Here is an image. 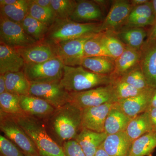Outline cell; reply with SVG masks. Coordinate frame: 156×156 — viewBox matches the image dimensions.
Instances as JSON below:
<instances>
[{
    "label": "cell",
    "mask_w": 156,
    "mask_h": 156,
    "mask_svg": "<svg viewBox=\"0 0 156 156\" xmlns=\"http://www.w3.org/2000/svg\"><path fill=\"white\" fill-rule=\"evenodd\" d=\"M149 1H147V0H131L130 2L132 7H134L143 5L147 3Z\"/></svg>",
    "instance_id": "cell-47"
},
{
    "label": "cell",
    "mask_w": 156,
    "mask_h": 156,
    "mask_svg": "<svg viewBox=\"0 0 156 156\" xmlns=\"http://www.w3.org/2000/svg\"><path fill=\"white\" fill-rule=\"evenodd\" d=\"M126 132L132 142L148 132H151L147 112L131 119Z\"/></svg>",
    "instance_id": "cell-27"
},
{
    "label": "cell",
    "mask_w": 156,
    "mask_h": 156,
    "mask_svg": "<svg viewBox=\"0 0 156 156\" xmlns=\"http://www.w3.org/2000/svg\"><path fill=\"white\" fill-rule=\"evenodd\" d=\"M19 0H0V7L14 5Z\"/></svg>",
    "instance_id": "cell-45"
},
{
    "label": "cell",
    "mask_w": 156,
    "mask_h": 156,
    "mask_svg": "<svg viewBox=\"0 0 156 156\" xmlns=\"http://www.w3.org/2000/svg\"><path fill=\"white\" fill-rule=\"evenodd\" d=\"M29 15L40 22L47 24L49 27L52 25L56 19V14L52 7L44 8L31 0Z\"/></svg>",
    "instance_id": "cell-32"
},
{
    "label": "cell",
    "mask_w": 156,
    "mask_h": 156,
    "mask_svg": "<svg viewBox=\"0 0 156 156\" xmlns=\"http://www.w3.org/2000/svg\"><path fill=\"white\" fill-rule=\"evenodd\" d=\"M118 78L139 90H144L150 87L148 86L139 65Z\"/></svg>",
    "instance_id": "cell-34"
},
{
    "label": "cell",
    "mask_w": 156,
    "mask_h": 156,
    "mask_svg": "<svg viewBox=\"0 0 156 156\" xmlns=\"http://www.w3.org/2000/svg\"><path fill=\"white\" fill-rule=\"evenodd\" d=\"M149 108H156V88L154 89L153 92L149 107Z\"/></svg>",
    "instance_id": "cell-46"
},
{
    "label": "cell",
    "mask_w": 156,
    "mask_h": 156,
    "mask_svg": "<svg viewBox=\"0 0 156 156\" xmlns=\"http://www.w3.org/2000/svg\"><path fill=\"white\" fill-rule=\"evenodd\" d=\"M13 116L34 141L39 156H66L62 146L48 134L44 124L40 119L25 114Z\"/></svg>",
    "instance_id": "cell-2"
},
{
    "label": "cell",
    "mask_w": 156,
    "mask_h": 156,
    "mask_svg": "<svg viewBox=\"0 0 156 156\" xmlns=\"http://www.w3.org/2000/svg\"><path fill=\"white\" fill-rule=\"evenodd\" d=\"M115 79L111 75L95 73L83 66H65L64 73L60 83L70 92L86 91L112 83Z\"/></svg>",
    "instance_id": "cell-3"
},
{
    "label": "cell",
    "mask_w": 156,
    "mask_h": 156,
    "mask_svg": "<svg viewBox=\"0 0 156 156\" xmlns=\"http://www.w3.org/2000/svg\"><path fill=\"white\" fill-rule=\"evenodd\" d=\"M112 85L114 89L118 101L134 97L138 95L144 90L136 89L119 78L115 79Z\"/></svg>",
    "instance_id": "cell-36"
},
{
    "label": "cell",
    "mask_w": 156,
    "mask_h": 156,
    "mask_svg": "<svg viewBox=\"0 0 156 156\" xmlns=\"http://www.w3.org/2000/svg\"><path fill=\"white\" fill-rule=\"evenodd\" d=\"M114 103H105L82 109V129L104 132L105 120Z\"/></svg>",
    "instance_id": "cell-12"
},
{
    "label": "cell",
    "mask_w": 156,
    "mask_h": 156,
    "mask_svg": "<svg viewBox=\"0 0 156 156\" xmlns=\"http://www.w3.org/2000/svg\"><path fill=\"white\" fill-rule=\"evenodd\" d=\"M102 43L110 56L116 59L122 54L126 46L118 38L114 32H101Z\"/></svg>",
    "instance_id": "cell-30"
},
{
    "label": "cell",
    "mask_w": 156,
    "mask_h": 156,
    "mask_svg": "<svg viewBox=\"0 0 156 156\" xmlns=\"http://www.w3.org/2000/svg\"><path fill=\"white\" fill-rule=\"evenodd\" d=\"M156 148V132H148L132 142L127 156H151Z\"/></svg>",
    "instance_id": "cell-25"
},
{
    "label": "cell",
    "mask_w": 156,
    "mask_h": 156,
    "mask_svg": "<svg viewBox=\"0 0 156 156\" xmlns=\"http://www.w3.org/2000/svg\"><path fill=\"white\" fill-rule=\"evenodd\" d=\"M95 34L89 35L52 45L56 57L65 66H80L84 58L85 43Z\"/></svg>",
    "instance_id": "cell-9"
},
{
    "label": "cell",
    "mask_w": 156,
    "mask_h": 156,
    "mask_svg": "<svg viewBox=\"0 0 156 156\" xmlns=\"http://www.w3.org/2000/svg\"><path fill=\"white\" fill-rule=\"evenodd\" d=\"M25 62L16 50L0 43V75L23 70Z\"/></svg>",
    "instance_id": "cell-18"
},
{
    "label": "cell",
    "mask_w": 156,
    "mask_h": 156,
    "mask_svg": "<svg viewBox=\"0 0 156 156\" xmlns=\"http://www.w3.org/2000/svg\"><path fill=\"white\" fill-rule=\"evenodd\" d=\"M7 92L5 76L4 75H0V94Z\"/></svg>",
    "instance_id": "cell-44"
},
{
    "label": "cell",
    "mask_w": 156,
    "mask_h": 156,
    "mask_svg": "<svg viewBox=\"0 0 156 156\" xmlns=\"http://www.w3.org/2000/svg\"><path fill=\"white\" fill-rule=\"evenodd\" d=\"M115 59L109 56L85 57L81 66L92 73L101 75H111L115 69Z\"/></svg>",
    "instance_id": "cell-24"
},
{
    "label": "cell",
    "mask_w": 156,
    "mask_h": 156,
    "mask_svg": "<svg viewBox=\"0 0 156 156\" xmlns=\"http://www.w3.org/2000/svg\"><path fill=\"white\" fill-rule=\"evenodd\" d=\"M153 9L155 21H156V0L151 1Z\"/></svg>",
    "instance_id": "cell-49"
},
{
    "label": "cell",
    "mask_w": 156,
    "mask_h": 156,
    "mask_svg": "<svg viewBox=\"0 0 156 156\" xmlns=\"http://www.w3.org/2000/svg\"><path fill=\"white\" fill-rule=\"evenodd\" d=\"M131 143L125 131L108 135L101 146L110 156H127Z\"/></svg>",
    "instance_id": "cell-20"
},
{
    "label": "cell",
    "mask_w": 156,
    "mask_h": 156,
    "mask_svg": "<svg viewBox=\"0 0 156 156\" xmlns=\"http://www.w3.org/2000/svg\"><path fill=\"white\" fill-rule=\"evenodd\" d=\"M154 88L149 87L138 95L117 102L121 109L131 119L147 111Z\"/></svg>",
    "instance_id": "cell-17"
},
{
    "label": "cell",
    "mask_w": 156,
    "mask_h": 156,
    "mask_svg": "<svg viewBox=\"0 0 156 156\" xmlns=\"http://www.w3.org/2000/svg\"><path fill=\"white\" fill-rule=\"evenodd\" d=\"M25 156H35V155H32L26 154Z\"/></svg>",
    "instance_id": "cell-50"
},
{
    "label": "cell",
    "mask_w": 156,
    "mask_h": 156,
    "mask_svg": "<svg viewBox=\"0 0 156 156\" xmlns=\"http://www.w3.org/2000/svg\"><path fill=\"white\" fill-rule=\"evenodd\" d=\"M135 17H144L154 20L155 18L151 1L140 5L133 7L128 18Z\"/></svg>",
    "instance_id": "cell-38"
},
{
    "label": "cell",
    "mask_w": 156,
    "mask_h": 156,
    "mask_svg": "<svg viewBox=\"0 0 156 156\" xmlns=\"http://www.w3.org/2000/svg\"><path fill=\"white\" fill-rule=\"evenodd\" d=\"M76 4L77 1L74 0H51V7L59 19H69Z\"/></svg>",
    "instance_id": "cell-35"
},
{
    "label": "cell",
    "mask_w": 156,
    "mask_h": 156,
    "mask_svg": "<svg viewBox=\"0 0 156 156\" xmlns=\"http://www.w3.org/2000/svg\"><path fill=\"white\" fill-rule=\"evenodd\" d=\"M106 133L98 132L83 128L75 140L80 146L87 156H94L107 136Z\"/></svg>",
    "instance_id": "cell-19"
},
{
    "label": "cell",
    "mask_w": 156,
    "mask_h": 156,
    "mask_svg": "<svg viewBox=\"0 0 156 156\" xmlns=\"http://www.w3.org/2000/svg\"><path fill=\"white\" fill-rule=\"evenodd\" d=\"M7 92L19 95H29L30 83L23 71L4 75Z\"/></svg>",
    "instance_id": "cell-26"
},
{
    "label": "cell",
    "mask_w": 156,
    "mask_h": 156,
    "mask_svg": "<svg viewBox=\"0 0 156 156\" xmlns=\"http://www.w3.org/2000/svg\"><path fill=\"white\" fill-rule=\"evenodd\" d=\"M115 33L127 47L138 51L141 50L147 36L145 30L140 27H122Z\"/></svg>",
    "instance_id": "cell-23"
},
{
    "label": "cell",
    "mask_w": 156,
    "mask_h": 156,
    "mask_svg": "<svg viewBox=\"0 0 156 156\" xmlns=\"http://www.w3.org/2000/svg\"><path fill=\"white\" fill-rule=\"evenodd\" d=\"M36 42L26 33L20 23L0 15V43L17 50Z\"/></svg>",
    "instance_id": "cell-8"
},
{
    "label": "cell",
    "mask_w": 156,
    "mask_h": 156,
    "mask_svg": "<svg viewBox=\"0 0 156 156\" xmlns=\"http://www.w3.org/2000/svg\"><path fill=\"white\" fill-rule=\"evenodd\" d=\"M156 39V21L147 33V38L146 41H151Z\"/></svg>",
    "instance_id": "cell-42"
},
{
    "label": "cell",
    "mask_w": 156,
    "mask_h": 156,
    "mask_svg": "<svg viewBox=\"0 0 156 156\" xmlns=\"http://www.w3.org/2000/svg\"><path fill=\"white\" fill-rule=\"evenodd\" d=\"M62 147L66 156H87L75 140L65 141Z\"/></svg>",
    "instance_id": "cell-39"
},
{
    "label": "cell",
    "mask_w": 156,
    "mask_h": 156,
    "mask_svg": "<svg viewBox=\"0 0 156 156\" xmlns=\"http://www.w3.org/2000/svg\"><path fill=\"white\" fill-rule=\"evenodd\" d=\"M65 65L56 58L37 63H25L23 73L30 83L59 82L64 73Z\"/></svg>",
    "instance_id": "cell-5"
},
{
    "label": "cell",
    "mask_w": 156,
    "mask_h": 156,
    "mask_svg": "<svg viewBox=\"0 0 156 156\" xmlns=\"http://www.w3.org/2000/svg\"><path fill=\"white\" fill-rule=\"evenodd\" d=\"M31 0H19L14 5L0 7V15L20 23L28 15Z\"/></svg>",
    "instance_id": "cell-28"
},
{
    "label": "cell",
    "mask_w": 156,
    "mask_h": 156,
    "mask_svg": "<svg viewBox=\"0 0 156 156\" xmlns=\"http://www.w3.org/2000/svg\"><path fill=\"white\" fill-rule=\"evenodd\" d=\"M70 19L81 23L102 22L104 20L101 8L94 1H77L74 11Z\"/></svg>",
    "instance_id": "cell-16"
},
{
    "label": "cell",
    "mask_w": 156,
    "mask_h": 156,
    "mask_svg": "<svg viewBox=\"0 0 156 156\" xmlns=\"http://www.w3.org/2000/svg\"><path fill=\"white\" fill-rule=\"evenodd\" d=\"M25 63H41L57 58L53 46L44 41L16 50Z\"/></svg>",
    "instance_id": "cell-15"
},
{
    "label": "cell",
    "mask_w": 156,
    "mask_h": 156,
    "mask_svg": "<svg viewBox=\"0 0 156 156\" xmlns=\"http://www.w3.org/2000/svg\"><path fill=\"white\" fill-rule=\"evenodd\" d=\"M140 51L139 65L148 86L156 88V39L145 41Z\"/></svg>",
    "instance_id": "cell-13"
},
{
    "label": "cell",
    "mask_w": 156,
    "mask_h": 156,
    "mask_svg": "<svg viewBox=\"0 0 156 156\" xmlns=\"http://www.w3.org/2000/svg\"><path fill=\"white\" fill-rule=\"evenodd\" d=\"M140 51L126 46L122 54L115 59V69L111 75L115 79L119 78L139 65Z\"/></svg>",
    "instance_id": "cell-22"
},
{
    "label": "cell",
    "mask_w": 156,
    "mask_h": 156,
    "mask_svg": "<svg viewBox=\"0 0 156 156\" xmlns=\"http://www.w3.org/2000/svg\"><path fill=\"white\" fill-rule=\"evenodd\" d=\"M131 119L121 109L117 102L114 104L105 120L104 132L110 135L126 131Z\"/></svg>",
    "instance_id": "cell-21"
},
{
    "label": "cell",
    "mask_w": 156,
    "mask_h": 156,
    "mask_svg": "<svg viewBox=\"0 0 156 156\" xmlns=\"http://www.w3.org/2000/svg\"><path fill=\"white\" fill-rule=\"evenodd\" d=\"M133 8L130 1H114L108 14L101 23L100 32H116L122 28L123 26L126 24Z\"/></svg>",
    "instance_id": "cell-11"
},
{
    "label": "cell",
    "mask_w": 156,
    "mask_h": 156,
    "mask_svg": "<svg viewBox=\"0 0 156 156\" xmlns=\"http://www.w3.org/2000/svg\"><path fill=\"white\" fill-rule=\"evenodd\" d=\"M26 33L37 42L44 41L49 30L47 24L27 15L20 23Z\"/></svg>",
    "instance_id": "cell-29"
},
{
    "label": "cell",
    "mask_w": 156,
    "mask_h": 156,
    "mask_svg": "<svg viewBox=\"0 0 156 156\" xmlns=\"http://www.w3.org/2000/svg\"><path fill=\"white\" fill-rule=\"evenodd\" d=\"M20 96L9 92L0 94L1 112L12 116L23 113L20 106Z\"/></svg>",
    "instance_id": "cell-31"
},
{
    "label": "cell",
    "mask_w": 156,
    "mask_h": 156,
    "mask_svg": "<svg viewBox=\"0 0 156 156\" xmlns=\"http://www.w3.org/2000/svg\"><path fill=\"white\" fill-rule=\"evenodd\" d=\"M19 104L23 113L40 119L49 118L56 110L46 101L30 95L20 96Z\"/></svg>",
    "instance_id": "cell-14"
},
{
    "label": "cell",
    "mask_w": 156,
    "mask_h": 156,
    "mask_svg": "<svg viewBox=\"0 0 156 156\" xmlns=\"http://www.w3.org/2000/svg\"><path fill=\"white\" fill-rule=\"evenodd\" d=\"M1 156H25L23 151L6 136L0 135Z\"/></svg>",
    "instance_id": "cell-37"
},
{
    "label": "cell",
    "mask_w": 156,
    "mask_h": 156,
    "mask_svg": "<svg viewBox=\"0 0 156 156\" xmlns=\"http://www.w3.org/2000/svg\"><path fill=\"white\" fill-rule=\"evenodd\" d=\"M0 129L6 137L14 143L25 154L39 156L34 141L13 116L1 112Z\"/></svg>",
    "instance_id": "cell-6"
},
{
    "label": "cell",
    "mask_w": 156,
    "mask_h": 156,
    "mask_svg": "<svg viewBox=\"0 0 156 156\" xmlns=\"http://www.w3.org/2000/svg\"><path fill=\"white\" fill-rule=\"evenodd\" d=\"M37 5L44 8H51V0H33Z\"/></svg>",
    "instance_id": "cell-43"
},
{
    "label": "cell",
    "mask_w": 156,
    "mask_h": 156,
    "mask_svg": "<svg viewBox=\"0 0 156 156\" xmlns=\"http://www.w3.org/2000/svg\"><path fill=\"white\" fill-rule=\"evenodd\" d=\"M70 94V102L82 110L118 102L112 84L82 92H71Z\"/></svg>",
    "instance_id": "cell-7"
},
{
    "label": "cell",
    "mask_w": 156,
    "mask_h": 156,
    "mask_svg": "<svg viewBox=\"0 0 156 156\" xmlns=\"http://www.w3.org/2000/svg\"><path fill=\"white\" fill-rule=\"evenodd\" d=\"M29 95L42 98L55 108H60L70 102V94L59 82L30 83Z\"/></svg>",
    "instance_id": "cell-10"
},
{
    "label": "cell",
    "mask_w": 156,
    "mask_h": 156,
    "mask_svg": "<svg viewBox=\"0 0 156 156\" xmlns=\"http://www.w3.org/2000/svg\"><path fill=\"white\" fill-rule=\"evenodd\" d=\"M150 122L151 132H156V108H149L147 110Z\"/></svg>",
    "instance_id": "cell-41"
},
{
    "label": "cell",
    "mask_w": 156,
    "mask_h": 156,
    "mask_svg": "<svg viewBox=\"0 0 156 156\" xmlns=\"http://www.w3.org/2000/svg\"><path fill=\"white\" fill-rule=\"evenodd\" d=\"M94 156H110L105 151L102 147L101 146L98 149Z\"/></svg>",
    "instance_id": "cell-48"
},
{
    "label": "cell",
    "mask_w": 156,
    "mask_h": 156,
    "mask_svg": "<svg viewBox=\"0 0 156 156\" xmlns=\"http://www.w3.org/2000/svg\"><path fill=\"white\" fill-rule=\"evenodd\" d=\"M82 110L69 102L49 117L50 130L59 141L75 140L82 130Z\"/></svg>",
    "instance_id": "cell-1"
},
{
    "label": "cell",
    "mask_w": 156,
    "mask_h": 156,
    "mask_svg": "<svg viewBox=\"0 0 156 156\" xmlns=\"http://www.w3.org/2000/svg\"><path fill=\"white\" fill-rule=\"evenodd\" d=\"M155 21L152 20L144 17H135L128 18L125 24V27H140L143 28L147 26H153Z\"/></svg>",
    "instance_id": "cell-40"
},
{
    "label": "cell",
    "mask_w": 156,
    "mask_h": 156,
    "mask_svg": "<svg viewBox=\"0 0 156 156\" xmlns=\"http://www.w3.org/2000/svg\"><path fill=\"white\" fill-rule=\"evenodd\" d=\"M101 23H81L70 19L56 18L44 40L51 45L100 32Z\"/></svg>",
    "instance_id": "cell-4"
},
{
    "label": "cell",
    "mask_w": 156,
    "mask_h": 156,
    "mask_svg": "<svg viewBox=\"0 0 156 156\" xmlns=\"http://www.w3.org/2000/svg\"><path fill=\"white\" fill-rule=\"evenodd\" d=\"M98 56L110 57L102 43L101 32L87 40L84 45V57Z\"/></svg>",
    "instance_id": "cell-33"
}]
</instances>
